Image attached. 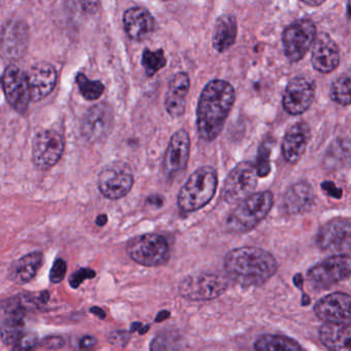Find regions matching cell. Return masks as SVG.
I'll return each mask as SVG.
<instances>
[{"label": "cell", "instance_id": "cell-1", "mask_svg": "<svg viewBox=\"0 0 351 351\" xmlns=\"http://www.w3.org/2000/svg\"><path fill=\"white\" fill-rule=\"evenodd\" d=\"M235 98V90L228 82L215 80L207 84L197 108V129L203 141H215L221 134Z\"/></svg>", "mask_w": 351, "mask_h": 351}, {"label": "cell", "instance_id": "cell-2", "mask_svg": "<svg viewBox=\"0 0 351 351\" xmlns=\"http://www.w3.org/2000/svg\"><path fill=\"white\" fill-rule=\"evenodd\" d=\"M228 277L245 287H261L277 271L274 256L262 248L242 246L228 252L223 261Z\"/></svg>", "mask_w": 351, "mask_h": 351}, {"label": "cell", "instance_id": "cell-3", "mask_svg": "<svg viewBox=\"0 0 351 351\" xmlns=\"http://www.w3.org/2000/svg\"><path fill=\"white\" fill-rule=\"evenodd\" d=\"M217 184L219 180L215 168L202 166L195 170L178 193V208L184 213L200 210L213 200Z\"/></svg>", "mask_w": 351, "mask_h": 351}, {"label": "cell", "instance_id": "cell-4", "mask_svg": "<svg viewBox=\"0 0 351 351\" xmlns=\"http://www.w3.org/2000/svg\"><path fill=\"white\" fill-rule=\"evenodd\" d=\"M274 198L269 191L250 195L238 203L228 215L226 226L231 233L242 234L254 229L270 213Z\"/></svg>", "mask_w": 351, "mask_h": 351}, {"label": "cell", "instance_id": "cell-5", "mask_svg": "<svg viewBox=\"0 0 351 351\" xmlns=\"http://www.w3.org/2000/svg\"><path fill=\"white\" fill-rule=\"evenodd\" d=\"M38 305V297L30 295L10 298L1 303V340L5 345H15L24 334V319L30 308Z\"/></svg>", "mask_w": 351, "mask_h": 351}, {"label": "cell", "instance_id": "cell-6", "mask_svg": "<svg viewBox=\"0 0 351 351\" xmlns=\"http://www.w3.org/2000/svg\"><path fill=\"white\" fill-rule=\"evenodd\" d=\"M126 252L135 263L149 268L163 266L170 258L167 240L155 233L135 236L127 243Z\"/></svg>", "mask_w": 351, "mask_h": 351}, {"label": "cell", "instance_id": "cell-7", "mask_svg": "<svg viewBox=\"0 0 351 351\" xmlns=\"http://www.w3.org/2000/svg\"><path fill=\"white\" fill-rule=\"evenodd\" d=\"M229 287L227 278L215 273H196L184 277L178 285V293L192 302L210 301L223 295Z\"/></svg>", "mask_w": 351, "mask_h": 351}, {"label": "cell", "instance_id": "cell-8", "mask_svg": "<svg viewBox=\"0 0 351 351\" xmlns=\"http://www.w3.org/2000/svg\"><path fill=\"white\" fill-rule=\"evenodd\" d=\"M258 168L250 161L241 162L228 174L221 196L230 204H238L254 194L258 184Z\"/></svg>", "mask_w": 351, "mask_h": 351}, {"label": "cell", "instance_id": "cell-9", "mask_svg": "<svg viewBox=\"0 0 351 351\" xmlns=\"http://www.w3.org/2000/svg\"><path fill=\"white\" fill-rule=\"evenodd\" d=\"M316 26L310 19H300L285 28L282 34L283 48L291 62L302 60L315 42Z\"/></svg>", "mask_w": 351, "mask_h": 351}, {"label": "cell", "instance_id": "cell-10", "mask_svg": "<svg viewBox=\"0 0 351 351\" xmlns=\"http://www.w3.org/2000/svg\"><path fill=\"white\" fill-rule=\"evenodd\" d=\"M351 276V256L337 254L309 269L307 279L317 289H328Z\"/></svg>", "mask_w": 351, "mask_h": 351}, {"label": "cell", "instance_id": "cell-11", "mask_svg": "<svg viewBox=\"0 0 351 351\" xmlns=\"http://www.w3.org/2000/svg\"><path fill=\"white\" fill-rule=\"evenodd\" d=\"M134 178L130 168L124 163L108 164L98 176V189L110 200L124 198L132 190Z\"/></svg>", "mask_w": 351, "mask_h": 351}, {"label": "cell", "instance_id": "cell-12", "mask_svg": "<svg viewBox=\"0 0 351 351\" xmlns=\"http://www.w3.org/2000/svg\"><path fill=\"white\" fill-rule=\"evenodd\" d=\"M65 141L55 130L40 131L32 143V162L40 170L54 167L64 153Z\"/></svg>", "mask_w": 351, "mask_h": 351}, {"label": "cell", "instance_id": "cell-13", "mask_svg": "<svg viewBox=\"0 0 351 351\" xmlns=\"http://www.w3.org/2000/svg\"><path fill=\"white\" fill-rule=\"evenodd\" d=\"M3 88L10 106L19 114H25L32 100L28 75L15 65L8 66L3 75Z\"/></svg>", "mask_w": 351, "mask_h": 351}, {"label": "cell", "instance_id": "cell-14", "mask_svg": "<svg viewBox=\"0 0 351 351\" xmlns=\"http://www.w3.org/2000/svg\"><path fill=\"white\" fill-rule=\"evenodd\" d=\"M316 86L307 75H297L287 84L283 94L282 106L291 116H299L309 110L315 97Z\"/></svg>", "mask_w": 351, "mask_h": 351}, {"label": "cell", "instance_id": "cell-15", "mask_svg": "<svg viewBox=\"0 0 351 351\" xmlns=\"http://www.w3.org/2000/svg\"><path fill=\"white\" fill-rule=\"evenodd\" d=\"M315 243L324 252L345 254L351 252V221L330 219L316 234Z\"/></svg>", "mask_w": 351, "mask_h": 351}, {"label": "cell", "instance_id": "cell-16", "mask_svg": "<svg viewBox=\"0 0 351 351\" xmlns=\"http://www.w3.org/2000/svg\"><path fill=\"white\" fill-rule=\"evenodd\" d=\"M314 312L326 324L351 326V295L345 293L324 295L314 306Z\"/></svg>", "mask_w": 351, "mask_h": 351}, {"label": "cell", "instance_id": "cell-17", "mask_svg": "<svg viewBox=\"0 0 351 351\" xmlns=\"http://www.w3.org/2000/svg\"><path fill=\"white\" fill-rule=\"evenodd\" d=\"M114 126V112L106 104L92 106L82 123V135L89 143L106 138Z\"/></svg>", "mask_w": 351, "mask_h": 351}, {"label": "cell", "instance_id": "cell-18", "mask_svg": "<svg viewBox=\"0 0 351 351\" xmlns=\"http://www.w3.org/2000/svg\"><path fill=\"white\" fill-rule=\"evenodd\" d=\"M191 141L188 132L184 129L176 131L170 139L163 160V170L168 178L182 173L188 165L190 158Z\"/></svg>", "mask_w": 351, "mask_h": 351}, {"label": "cell", "instance_id": "cell-19", "mask_svg": "<svg viewBox=\"0 0 351 351\" xmlns=\"http://www.w3.org/2000/svg\"><path fill=\"white\" fill-rule=\"evenodd\" d=\"M311 63L318 73H330L340 63V50L328 34H318L312 48Z\"/></svg>", "mask_w": 351, "mask_h": 351}, {"label": "cell", "instance_id": "cell-20", "mask_svg": "<svg viewBox=\"0 0 351 351\" xmlns=\"http://www.w3.org/2000/svg\"><path fill=\"white\" fill-rule=\"evenodd\" d=\"M32 100L38 102L50 95L57 83L56 69L46 62L34 64L27 73Z\"/></svg>", "mask_w": 351, "mask_h": 351}, {"label": "cell", "instance_id": "cell-21", "mask_svg": "<svg viewBox=\"0 0 351 351\" xmlns=\"http://www.w3.org/2000/svg\"><path fill=\"white\" fill-rule=\"evenodd\" d=\"M314 201L315 195L312 186L308 182H299L283 195L281 209L287 215H299L309 210Z\"/></svg>", "mask_w": 351, "mask_h": 351}, {"label": "cell", "instance_id": "cell-22", "mask_svg": "<svg viewBox=\"0 0 351 351\" xmlns=\"http://www.w3.org/2000/svg\"><path fill=\"white\" fill-rule=\"evenodd\" d=\"M309 139L310 129L305 122L293 125L285 133L282 141V154L287 162L297 163L305 154Z\"/></svg>", "mask_w": 351, "mask_h": 351}, {"label": "cell", "instance_id": "cell-23", "mask_svg": "<svg viewBox=\"0 0 351 351\" xmlns=\"http://www.w3.org/2000/svg\"><path fill=\"white\" fill-rule=\"evenodd\" d=\"M190 90V77L178 73L170 80L165 96V108L172 118H180L186 112V96Z\"/></svg>", "mask_w": 351, "mask_h": 351}, {"label": "cell", "instance_id": "cell-24", "mask_svg": "<svg viewBox=\"0 0 351 351\" xmlns=\"http://www.w3.org/2000/svg\"><path fill=\"white\" fill-rule=\"evenodd\" d=\"M125 30L131 40H143L155 30L153 16L143 8H131L127 10L123 18Z\"/></svg>", "mask_w": 351, "mask_h": 351}, {"label": "cell", "instance_id": "cell-25", "mask_svg": "<svg viewBox=\"0 0 351 351\" xmlns=\"http://www.w3.org/2000/svg\"><path fill=\"white\" fill-rule=\"evenodd\" d=\"M44 261L42 252H34L16 261L9 270V278L18 285L30 282L40 271Z\"/></svg>", "mask_w": 351, "mask_h": 351}, {"label": "cell", "instance_id": "cell-26", "mask_svg": "<svg viewBox=\"0 0 351 351\" xmlns=\"http://www.w3.org/2000/svg\"><path fill=\"white\" fill-rule=\"evenodd\" d=\"M319 340L330 350L351 351L350 326L326 324L320 326Z\"/></svg>", "mask_w": 351, "mask_h": 351}, {"label": "cell", "instance_id": "cell-27", "mask_svg": "<svg viewBox=\"0 0 351 351\" xmlns=\"http://www.w3.org/2000/svg\"><path fill=\"white\" fill-rule=\"evenodd\" d=\"M237 20L234 16H221L215 22L213 46L215 51L223 53L235 44L237 38Z\"/></svg>", "mask_w": 351, "mask_h": 351}, {"label": "cell", "instance_id": "cell-28", "mask_svg": "<svg viewBox=\"0 0 351 351\" xmlns=\"http://www.w3.org/2000/svg\"><path fill=\"white\" fill-rule=\"evenodd\" d=\"M26 28L19 23L10 24L3 34V52L8 57H18L25 50Z\"/></svg>", "mask_w": 351, "mask_h": 351}, {"label": "cell", "instance_id": "cell-29", "mask_svg": "<svg viewBox=\"0 0 351 351\" xmlns=\"http://www.w3.org/2000/svg\"><path fill=\"white\" fill-rule=\"evenodd\" d=\"M351 162V141L338 138L332 141L326 151L324 163L330 169L343 167Z\"/></svg>", "mask_w": 351, "mask_h": 351}, {"label": "cell", "instance_id": "cell-30", "mask_svg": "<svg viewBox=\"0 0 351 351\" xmlns=\"http://www.w3.org/2000/svg\"><path fill=\"white\" fill-rule=\"evenodd\" d=\"M254 349L258 351H295L301 350L302 346L289 337L264 335L256 341Z\"/></svg>", "mask_w": 351, "mask_h": 351}, {"label": "cell", "instance_id": "cell-31", "mask_svg": "<svg viewBox=\"0 0 351 351\" xmlns=\"http://www.w3.org/2000/svg\"><path fill=\"white\" fill-rule=\"evenodd\" d=\"M330 99L339 106H347L351 104V77H339L332 83L330 91Z\"/></svg>", "mask_w": 351, "mask_h": 351}, {"label": "cell", "instance_id": "cell-32", "mask_svg": "<svg viewBox=\"0 0 351 351\" xmlns=\"http://www.w3.org/2000/svg\"><path fill=\"white\" fill-rule=\"evenodd\" d=\"M141 64H143L147 77H153L166 65V58L163 50L151 51L147 49L143 52Z\"/></svg>", "mask_w": 351, "mask_h": 351}, {"label": "cell", "instance_id": "cell-33", "mask_svg": "<svg viewBox=\"0 0 351 351\" xmlns=\"http://www.w3.org/2000/svg\"><path fill=\"white\" fill-rule=\"evenodd\" d=\"M77 83L80 91L85 99L97 100L101 97L104 92V86L101 82L91 81L83 73H80L77 77Z\"/></svg>", "mask_w": 351, "mask_h": 351}, {"label": "cell", "instance_id": "cell-34", "mask_svg": "<svg viewBox=\"0 0 351 351\" xmlns=\"http://www.w3.org/2000/svg\"><path fill=\"white\" fill-rule=\"evenodd\" d=\"M96 276V272L93 269L81 268L73 272L69 277V282L73 289H77L82 283L88 279H93Z\"/></svg>", "mask_w": 351, "mask_h": 351}, {"label": "cell", "instance_id": "cell-35", "mask_svg": "<svg viewBox=\"0 0 351 351\" xmlns=\"http://www.w3.org/2000/svg\"><path fill=\"white\" fill-rule=\"evenodd\" d=\"M67 272V264L66 261L63 260L62 258H58L55 260L54 264H53L52 269L50 271L51 282L59 283L65 278V275Z\"/></svg>", "mask_w": 351, "mask_h": 351}, {"label": "cell", "instance_id": "cell-36", "mask_svg": "<svg viewBox=\"0 0 351 351\" xmlns=\"http://www.w3.org/2000/svg\"><path fill=\"white\" fill-rule=\"evenodd\" d=\"M38 335L36 332H24L19 340L14 345V349L16 350H32L36 348L38 343Z\"/></svg>", "mask_w": 351, "mask_h": 351}, {"label": "cell", "instance_id": "cell-37", "mask_svg": "<svg viewBox=\"0 0 351 351\" xmlns=\"http://www.w3.org/2000/svg\"><path fill=\"white\" fill-rule=\"evenodd\" d=\"M269 153H270V151H269L268 147H264V145L261 147L258 157V165H256L258 176H266L269 171H270L268 160Z\"/></svg>", "mask_w": 351, "mask_h": 351}, {"label": "cell", "instance_id": "cell-38", "mask_svg": "<svg viewBox=\"0 0 351 351\" xmlns=\"http://www.w3.org/2000/svg\"><path fill=\"white\" fill-rule=\"evenodd\" d=\"M38 344H40L42 348L57 350V349H61L64 347L65 340L60 336H48L45 337Z\"/></svg>", "mask_w": 351, "mask_h": 351}, {"label": "cell", "instance_id": "cell-39", "mask_svg": "<svg viewBox=\"0 0 351 351\" xmlns=\"http://www.w3.org/2000/svg\"><path fill=\"white\" fill-rule=\"evenodd\" d=\"M129 339H130V332H126V330H116V332H110L108 336V341L114 346H126Z\"/></svg>", "mask_w": 351, "mask_h": 351}, {"label": "cell", "instance_id": "cell-40", "mask_svg": "<svg viewBox=\"0 0 351 351\" xmlns=\"http://www.w3.org/2000/svg\"><path fill=\"white\" fill-rule=\"evenodd\" d=\"M322 190L326 191L330 196H332L334 198H341V196H342V191L337 188L332 182H324Z\"/></svg>", "mask_w": 351, "mask_h": 351}, {"label": "cell", "instance_id": "cell-41", "mask_svg": "<svg viewBox=\"0 0 351 351\" xmlns=\"http://www.w3.org/2000/svg\"><path fill=\"white\" fill-rule=\"evenodd\" d=\"M97 344V339L93 336H84L80 340V348L81 349H91Z\"/></svg>", "mask_w": 351, "mask_h": 351}, {"label": "cell", "instance_id": "cell-42", "mask_svg": "<svg viewBox=\"0 0 351 351\" xmlns=\"http://www.w3.org/2000/svg\"><path fill=\"white\" fill-rule=\"evenodd\" d=\"M147 203H149V205H153V206L159 208V207L163 206L164 198L160 196V195H153V196L147 198Z\"/></svg>", "mask_w": 351, "mask_h": 351}, {"label": "cell", "instance_id": "cell-43", "mask_svg": "<svg viewBox=\"0 0 351 351\" xmlns=\"http://www.w3.org/2000/svg\"><path fill=\"white\" fill-rule=\"evenodd\" d=\"M82 5L84 9L87 11H95L96 7H97V0H81Z\"/></svg>", "mask_w": 351, "mask_h": 351}, {"label": "cell", "instance_id": "cell-44", "mask_svg": "<svg viewBox=\"0 0 351 351\" xmlns=\"http://www.w3.org/2000/svg\"><path fill=\"white\" fill-rule=\"evenodd\" d=\"M90 312L93 313L94 315L97 316V317H99L100 319H104L106 316V311H104L102 308L97 307V306H94V307L90 308Z\"/></svg>", "mask_w": 351, "mask_h": 351}, {"label": "cell", "instance_id": "cell-45", "mask_svg": "<svg viewBox=\"0 0 351 351\" xmlns=\"http://www.w3.org/2000/svg\"><path fill=\"white\" fill-rule=\"evenodd\" d=\"M170 315H171V313H170L168 310H162V311H160L159 313L157 314V316H156L155 322H164V320L168 319V318L170 317Z\"/></svg>", "mask_w": 351, "mask_h": 351}, {"label": "cell", "instance_id": "cell-46", "mask_svg": "<svg viewBox=\"0 0 351 351\" xmlns=\"http://www.w3.org/2000/svg\"><path fill=\"white\" fill-rule=\"evenodd\" d=\"M108 215H106V213H101V215H98L97 217H96V225L98 226V227H104V226L108 223Z\"/></svg>", "mask_w": 351, "mask_h": 351}, {"label": "cell", "instance_id": "cell-47", "mask_svg": "<svg viewBox=\"0 0 351 351\" xmlns=\"http://www.w3.org/2000/svg\"><path fill=\"white\" fill-rule=\"evenodd\" d=\"M301 1L309 7H319L326 0H301Z\"/></svg>", "mask_w": 351, "mask_h": 351}, {"label": "cell", "instance_id": "cell-48", "mask_svg": "<svg viewBox=\"0 0 351 351\" xmlns=\"http://www.w3.org/2000/svg\"><path fill=\"white\" fill-rule=\"evenodd\" d=\"M143 324H141V322H133V324H131L130 332H138V330L143 328Z\"/></svg>", "mask_w": 351, "mask_h": 351}, {"label": "cell", "instance_id": "cell-49", "mask_svg": "<svg viewBox=\"0 0 351 351\" xmlns=\"http://www.w3.org/2000/svg\"><path fill=\"white\" fill-rule=\"evenodd\" d=\"M149 330V324H145V326H143V328H141V330H138V332L141 335H145V332H147V330Z\"/></svg>", "mask_w": 351, "mask_h": 351}, {"label": "cell", "instance_id": "cell-50", "mask_svg": "<svg viewBox=\"0 0 351 351\" xmlns=\"http://www.w3.org/2000/svg\"><path fill=\"white\" fill-rule=\"evenodd\" d=\"M348 15L351 17V0L348 3Z\"/></svg>", "mask_w": 351, "mask_h": 351}, {"label": "cell", "instance_id": "cell-51", "mask_svg": "<svg viewBox=\"0 0 351 351\" xmlns=\"http://www.w3.org/2000/svg\"><path fill=\"white\" fill-rule=\"evenodd\" d=\"M164 1H169V0H164Z\"/></svg>", "mask_w": 351, "mask_h": 351}]
</instances>
